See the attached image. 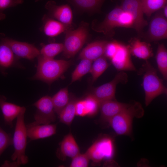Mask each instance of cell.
I'll use <instances>...</instances> for the list:
<instances>
[{"mask_svg":"<svg viewBox=\"0 0 167 167\" xmlns=\"http://www.w3.org/2000/svg\"><path fill=\"white\" fill-rule=\"evenodd\" d=\"M91 28L94 31L102 33L105 36L111 37L115 33L114 29L121 27L134 29L133 18L129 13L124 11L120 6H117L106 16L103 21H93Z\"/></svg>","mask_w":167,"mask_h":167,"instance_id":"cell-1","label":"cell"},{"mask_svg":"<svg viewBox=\"0 0 167 167\" xmlns=\"http://www.w3.org/2000/svg\"><path fill=\"white\" fill-rule=\"evenodd\" d=\"M36 72L32 79L50 84L60 77L71 66V60H55L38 57Z\"/></svg>","mask_w":167,"mask_h":167,"instance_id":"cell-2","label":"cell"},{"mask_svg":"<svg viewBox=\"0 0 167 167\" xmlns=\"http://www.w3.org/2000/svg\"><path fill=\"white\" fill-rule=\"evenodd\" d=\"M144 114L141 104L134 101L112 118L109 125L118 135H131L134 118H140Z\"/></svg>","mask_w":167,"mask_h":167,"instance_id":"cell-3","label":"cell"},{"mask_svg":"<svg viewBox=\"0 0 167 167\" xmlns=\"http://www.w3.org/2000/svg\"><path fill=\"white\" fill-rule=\"evenodd\" d=\"M139 73L143 75V86L145 92L146 106L155 98L167 93V89L163 80L157 75L156 70L148 60L143 65Z\"/></svg>","mask_w":167,"mask_h":167,"instance_id":"cell-4","label":"cell"},{"mask_svg":"<svg viewBox=\"0 0 167 167\" xmlns=\"http://www.w3.org/2000/svg\"><path fill=\"white\" fill-rule=\"evenodd\" d=\"M26 108L22 106L21 110L17 117L15 131L13 137L14 152L11 158L14 167H19L25 165L28 161V157L25 154L27 146V133L24 121Z\"/></svg>","mask_w":167,"mask_h":167,"instance_id":"cell-5","label":"cell"},{"mask_svg":"<svg viewBox=\"0 0 167 167\" xmlns=\"http://www.w3.org/2000/svg\"><path fill=\"white\" fill-rule=\"evenodd\" d=\"M89 24L82 21L75 29L66 31L63 50L66 58H72L78 52L86 42L89 34Z\"/></svg>","mask_w":167,"mask_h":167,"instance_id":"cell-6","label":"cell"},{"mask_svg":"<svg viewBox=\"0 0 167 167\" xmlns=\"http://www.w3.org/2000/svg\"><path fill=\"white\" fill-rule=\"evenodd\" d=\"M114 152L113 140L110 137L104 136L96 141L85 153L90 160L99 163L105 159L112 158Z\"/></svg>","mask_w":167,"mask_h":167,"instance_id":"cell-7","label":"cell"},{"mask_svg":"<svg viewBox=\"0 0 167 167\" xmlns=\"http://www.w3.org/2000/svg\"><path fill=\"white\" fill-rule=\"evenodd\" d=\"M33 105L37 108L34 116V121L26 125L49 124L55 121V112L51 97L48 96H43L36 102Z\"/></svg>","mask_w":167,"mask_h":167,"instance_id":"cell-8","label":"cell"},{"mask_svg":"<svg viewBox=\"0 0 167 167\" xmlns=\"http://www.w3.org/2000/svg\"><path fill=\"white\" fill-rule=\"evenodd\" d=\"M128 75L124 71H120L110 82L94 88L90 94L100 102L105 101L116 100L115 94L117 84H126Z\"/></svg>","mask_w":167,"mask_h":167,"instance_id":"cell-9","label":"cell"},{"mask_svg":"<svg viewBox=\"0 0 167 167\" xmlns=\"http://www.w3.org/2000/svg\"><path fill=\"white\" fill-rule=\"evenodd\" d=\"M121 8L132 16L134 22V29L141 35L143 28L148 25L144 19L141 0H121Z\"/></svg>","mask_w":167,"mask_h":167,"instance_id":"cell-10","label":"cell"},{"mask_svg":"<svg viewBox=\"0 0 167 167\" xmlns=\"http://www.w3.org/2000/svg\"><path fill=\"white\" fill-rule=\"evenodd\" d=\"M167 37V20L162 11L157 12L149 24L147 34L149 41H157Z\"/></svg>","mask_w":167,"mask_h":167,"instance_id":"cell-11","label":"cell"},{"mask_svg":"<svg viewBox=\"0 0 167 167\" xmlns=\"http://www.w3.org/2000/svg\"><path fill=\"white\" fill-rule=\"evenodd\" d=\"M50 18L60 22L70 29L73 28V13L67 4L58 5L53 1H48L45 5Z\"/></svg>","mask_w":167,"mask_h":167,"instance_id":"cell-12","label":"cell"},{"mask_svg":"<svg viewBox=\"0 0 167 167\" xmlns=\"http://www.w3.org/2000/svg\"><path fill=\"white\" fill-rule=\"evenodd\" d=\"M2 41L8 45L18 57L32 60L40 54V51L32 44L6 38H2Z\"/></svg>","mask_w":167,"mask_h":167,"instance_id":"cell-13","label":"cell"},{"mask_svg":"<svg viewBox=\"0 0 167 167\" xmlns=\"http://www.w3.org/2000/svg\"><path fill=\"white\" fill-rule=\"evenodd\" d=\"M131 54L128 46L120 42L116 53L110 59L111 63L119 71H136L131 61Z\"/></svg>","mask_w":167,"mask_h":167,"instance_id":"cell-14","label":"cell"},{"mask_svg":"<svg viewBox=\"0 0 167 167\" xmlns=\"http://www.w3.org/2000/svg\"><path fill=\"white\" fill-rule=\"evenodd\" d=\"M129 104L119 102L116 100L100 102L99 109L101 120L109 124L112 118L127 107Z\"/></svg>","mask_w":167,"mask_h":167,"instance_id":"cell-15","label":"cell"},{"mask_svg":"<svg viewBox=\"0 0 167 167\" xmlns=\"http://www.w3.org/2000/svg\"><path fill=\"white\" fill-rule=\"evenodd\" d=\"M79 153V147L73 135L70 133L60 143L56 154L58 158L63 160L66 157L72 158Z\"/></svg>","mask_w":167,"mask_h":167,"instance_id":"cell-16","label":"cell"},{"mask_svg":"<svg viewBox=\"0 0 167 167\" xmlns=\"http://www.w3.org/2000/svg\"><path fill=\"white\" fill-rule=\"evenodd\" d=\"M99 108L100 102L89 94L84 99L77 101L75 104L76 115L93 116L97 113Z\"/></svg>","mask_w":167,"mask_h":167,"instance_id":"cell-17","label":"cell"},{"mask_svg":"<svg viewBox=\"0 0 167 167\" xmlns=\"http://www.w3.org/2000/svg\"><path fill=\"white\" fill-rule=\"evenodd\" d=\"M108 42L98 40L88 44L80 53L79 58L87 59L93 61L104 55L105 49Z\"/></svg>","mask_w":167,"mask_h":167,"instance_id":"cell-18","label":"cell"},{"mask_svg":"<svg viewBox=\"0 0 167 167\" xmlns=\"http://www.w3.org/2000/svg\"><path fill=\"white\" fill-rule=\"evenodd\" d=\"M27 136L30 141L49 137L56 132V124H40L33 126L26 125Z\"/></svg>","mask_w":167,"mask_h":167,"instance_id":"cell-19","label":"cell"},{"mask_svg":"<svg viewBox=\"0 0 167 167\" xmlns=\"http://www.w3.org/2000/svg\"><path fill=\"white\" fill-rule=\"evenodd\" d=\"M6 98L0 95V108L5 124L10 128L13 126V121L20 113L22 107L6 101Z\"/></svg>","mask_w":167,"mask_h":167,"instance_id":"cell-20","label":"cell"},{"mask_svg":"<svg viewBox=\"0 0 167 167\" xmlns=\"http://www.w3.org/2000/svg\"><path fill=\"white\" fill-rule=\"evenodd\" d=\"M128 45L131 54L139 58L148 60L153 56L151 45L147 42L142 41L137 38H133L129 41Z\"/></svg>","mask_w":167,"mask_h":167,"instance_id":"cell-21","label":"cell"},{"mask_svg":"<svg viewBox=\"0 0 167 167\" xmlns=\"http://www.w3.org/2000/svg\"><path fill=\"white\" fill-rule=\"evenodd\" d=\"M77 11L89 13H99L106 0H65Z\"/></svg>","mask_w":167,"mask_h":167,"instance_id":"cell-22","label":"cell"},{"mask_svg":"<svg viewBox=\"0 0 167 167\" xmlns=\"http://www.w3.org/2000/svg\"><path fill=\"white\" fill-rule=\"evenodd\" d=\"M46 18L43 30L44 33L47 36H56L68 30L71 29L56 20L51 18Z\"/></svg>","mask_w":167,"mask_h":167,"instance_id":"cell-23","label":"cell"},{"mask_svg":"<svg viewBox=\"0 0 167 167\" xmlns=\"http://www.w3.org/2000/svg\"><path fill=\"white\" fill-rule=\"evenodd\" d=\"M77 100L70 96L69 102L58 115L60 122L68 126L72 123L76 115L75 104Z\"/></svg>","mask_w":167,"mask_h":167,"instance_id":"cell-24","label":"cell"},{"mask_svg":"<svg viewBox=\"0 0 167 167\" xmlns=\"http://www.w3.org/2000/svg\"><path fill=\"white\" fill-rule=\"evenodd\" d=\"M51 98L54 111L58 115L69 101L70 96L67 88L61 89Z\"/></svg>","mask_w":167,"mask_h":167,"instance_id":"cell-25","label":"cell"},{"mask_svg":"<svg viewBox=\"0 0 167 167\" xmlns=\"http://www.w3.org/2000/svg\"><path fill=\"white\" fill-rule=\"evenodd\" d=\"M156 58L158 68L166 80L167 79V51L163 44L158 45Z\"/></svg>","mask_w":167,"mask_h":167,"instance_id":"cell-26","label":"cell"},{"mask_svg":"<svg viewBox=\"0 0 167 167\" xmlns=\"http://www.w3.org/2000/svg\"><path fill=\"white\" fill-rule=\"evenodd\" d=\"M14 55L9 46L2 41L0 44V66L4 68L11 66L14 61Z\"/></svg>","mask_w":167,"mask_h":167,"instance_id":"cell-27","label":"cell"},{"mask_svg":"<svg viewBox=\"0 0 167 167\" xmlns=\"http://www.w3.org/2000/svg\"><path fill=\"white\" fill-rule=\"evenodd\" d=\"M106 58L103 55L93 61L90 73L92 77V81H95L106 70L109 66Z\"/></svg>","mask_w":167,"mask_h":167,"instance_id":"cell-28","label":"cell"},{"mask_svg":"<svg viewBox=\"0 0 167 167\" xmlns=\"http://www.w3.org/2000/svg\"><path fill=\"white\" fill-rule=\"evenodd\" d=\"M167 0H141L144 14L149 18L154 12L162 9Z\"/></svg>","mask_w":167,"mask_h":167,"instance_id":"cell-29","label":"cell"},{"mask_svg":"<svg viewBox=\"0 0 167 167\" xmlns=\"http://www.w3.org/2000/svg\"><path fill=\"white\" fill-rule=\"evenodd\" d=\"M93 61L87 59H81L71 75V83L80 79L90 72Z\"/></svg>","mask_w":167,"mask_h":167,"instance_id":"cell-30","label":"cell"},{"mask_svg":"<svg viewBox=\"0 0 167 167\" xmlns=\"http://www.w3.org/2000/svg\"><path fill=\"white\" fill-rule=\"evenodd\" d=\"M63 44L61 43H51L43 46L40 55L47 58H54L57 55L63 51Z\"/></svg>","mask_w":167,"mask_h":167,"instance_id":"cell-31","label":"cell"},{"mask_svg":"<svg viewBox=\"0 0 167 167\" xmlns=\"http://www.w3.org/2000/svg\"><path fill=\"white\" fill-rule=\"evenodd\" d=\"M13 145V138L0 126V156L9 146Z\"/></svg>","mask_w":167,"mask_h":167,"instance_id":"cell-32","label":"cell"},{"mask_svg":"<svg viewBox=\"0 0 167 167\" xmlns=\"http://www.w3.org/2000/svg\"><path fill=\"white\" fill-rule=\"evenodd\" d=\"M90 158L85 153H79L72 158L70 167H87L88 166Z\"/></svg>","mask_w":167,"mask_h":167,"instance_id":"cell-33","label":"cell"},{"mask_svg":"<svg viewBox=\"0 0 167 167\" xmlns=\"http://www.w3.org/2000/svg\"><path fill=\"white\" fill-rule=\"evenodd\" d=\"M23 2V0H0V20L5 17L2 12L5 10L21 4Z\"/></svg>","mask_w":167,"mask_h":167,"instance_id":"cell-34","label":"cell"},{"mask_svg":"<svg viewBox=\"0 0 167 167\" xmlns=\"http://www.w3.org/2000/svg\"><path fill=\"white\" fill-rule=\"evenodd\" d=\"M119 43V42L116 41L108 42L105 49L104 56L110 60L116 53Z\"/></svg>","mask_w":167,"mask_h":167,"instance_id":"cell-35","label":"cell"},{"mask_svg":"<svg viewBox=\"0 0 167 167\" xmlns=\"http://www.w3.org/2000/svg\"><path fill=\"white\" fill-rule=\"evenodd\" d=\"M167 5H165L163 8L162 12L165 16L167 18Z\"/></svg>","mask_w":167,"mask_h":167,"instance_id":"cell-36","label":"cell"},{"mask_svg":"<svg viewBox=\"0 0 167 167\" xmlns=\"http://www.w3.org/2000/svg\"><path fill=\"white\" fill-rule=\"evenodd\" d=\"M39 0H36V1H39Z\"/></svg>","mask_w":167,"mask_h":167,"instance_id":"cell-37","label":"cell"}]
</instances>
